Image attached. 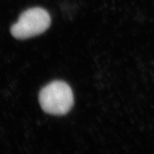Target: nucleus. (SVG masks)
Wrapping results in <instances>:
<instances>
[{
    "instance_id": "1",
    "label": "nucleus",
    "mask_w": 154,
    "mask_h": 154,
    "mask_svg": "<svg viewBox=\"0 0 154 154\" xmlns=\"http://www.w3.org/2000/svg\"><path fill=\"white\" fill-rule=\"evenodd\" d=\"M38 99L42 109L52 115L66 114L74 104L72 88L62 81H54L44 86L40 91Z\"/></svg>"
},
{
    "instance_id": "2",
    "label": "nucleus",
    "mask_w": 154,
    "mask_h": 154,
    "mask_svg": "<svg viewBox=\"0 0 154 154\" xmlns=\"http://www.w3.org/2000/svg\"><path fill=\"white\" fill-rule=\"evenodd\" d=\"M51 24L47 11L40 7L29 9L19 16L18 21L11 27V33L19 39L31 38L43 33Z\"/></svg>"
}]
</instances>
